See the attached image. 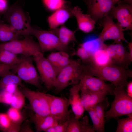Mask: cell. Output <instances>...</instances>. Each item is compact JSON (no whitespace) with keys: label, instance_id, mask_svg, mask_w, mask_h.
Returning a JSON list of instances; mask_svg holds the SVG:
<instances>
[{"label":"cell","instance_id":"obj_6","mask_svg":"<svg viewBox=\"0 0 132 132\" xmlns=\"http://www.w3.org/2000/svg\"><path fill=\"white\" fill-rule=\"evenodd\" d=\"M113 19L108 14L99 20V24L103 29L98 39L101 43L109 40H113V43L122 41L127 43L124 35L125 30L118 23L115 22Z\"/></svg>","mask_w":132,"mask_h":132},{"label":"cell","instance_id":"obj_41","mask_svg":"<svg viewBox=\"0 0 132 132\" xmlns=\"http://www.w3.org/2000/svg\"><path fill=\"white\" fill-rule=\"evenodd\" d=\"M8 7L7 0H0V14H3Z\"/></svg>","mask_w":132,"mask_h":132},{"label":"cell","instance_id":"obj_19","mask_svg":"<svg viewBox=\"0 0 132 132\" xmlns=\"http://www.w3.org/2000/svg\"><path fill=\"white\" fill-rule=\"evenodd\" d=\"M30 119L34 124L36 132H44L48 129L59 123L58 122L50 115L42 116L35 113L29 114Z\"/></svg>","mask_w":132,"mask_h":132},{"label":"cell","instance_id":"obj_24","mask_svg":"<svg viewBox=\"0 0 132 132\" xmlns=\"http://www.w3.org/2000/svg\"><path fill=\"white\" fill-rule=\"evenodd\" d=\"M22 58V60L14 65L12 70L16 73L19 78L26 83L30 84L28 68V56Z\"/></svg>","mask_w":132,"mask_h":132},{"label":"cell","instance_id":"obj_12","mask_svg":"<svg viewBox=\"0 0 132 132\" xmlns=\"http://www.w3.org/2000/svg\"><path fill=\"white\" fill-rule=\"evenodd\" d=\"M50 115L59 123L66 121L70 116L68 110L70 104L68 99L49 94Z\"/></svg>","mask_w":132,"mask_h":132},{"label":"cell","instance_id":"obj_30","mask_svg":"<svg viewBox=\"0 0 132 132\" xmlns=\"http://www.w3.org/2000/svg\"><path fill=\"white\" fill-rule=\"evenodd\" d=\"M116 119L117 126L116 132H132V116L125 118Z\"/></svg>","mask_w":132,"mask_h":132},{"label":"cell","instance_id":"obj_15","mask_svg":"<svg viewBox=\"0 0 132 132\" xmlns=\"http://www.w3.org/2000/svg\"><path fill=\"white\" fill-rule=\"evenodd\" d=\"M72 8L66 5L53 12L49 16L47 21L50 30L58 28L64 24L72 16Z\"/></svg>","mask_w":132,"mask_h":132},{"label":"cell","instance_id":"obj_1","mask_svg":"<svg viewBox=\"0 0 132 132\" xmlns=\"http://www.w3.org/2000/svg\"><path fill=\"white\" fill-rule=\"evenodd\" d=\"M85 66V70L87 73L104 81L110 82L114 88H125L128 79L132 77V70L128 67L112 63L102 66L92 63Z\"/></svg>","mask_w":132,"mask_h":132},{"label":"cell","instance_id":"obj_37","mask_svg":"<svg viewBox=\"0 0 132 132\" xmlns=\"http://www.w3.org/2000/svg\"><path fill=\"white\" fill-rule=\"evenodd\" d=\"M11 122L7 113H0V127L5 132L9 127Z\"/></svg>","mask_w":132,"mask_h":132},{"label":"cell","instance_id":"obj_23","mask_svg":"<svg viewBox=\"0 0 132 132\" xmlns=\"http://www.w3.org/2000/svg\"><path fill=\"white\" fill-rule=\"evenodd\" d=\"M20 35L10 24L0 22V41L8 42L18 39Z\"/></svg>","mask_w":132,"mask_h":132},{"label":"cell","instance_id":"obj_17","mask_svg":"<svg viewBox=\"0 0 132 132\" xmlns=\"http://www.w3.org/2000/svg\"><path fill=\"white\" fill-rule=\"evenodd\" d=\"M80 92L79 83L73 85L69 90V97L68 99L74 115L78 119L82 116L85 111L81 103Z\"/></svg>","mask_w":132,"mask_h":132},{"label":"cell","instance_id":"obj_11","mask_svg":"<svg viewBox=\"0 0 132 132\" xmlns=\"http://www.w3.org/2000/svg\"><path fill=\"white\" fill-rule=\"evenodd\" d=\"M117 5L114 6L109 14L113 18L116 19L117 22L125 30H132V5L121 1Z\"/></svg>","mask_w":132,"mask_h":132},{"label":"cell","instance_id":"obj_44","mask_svg":"<svg viewBox=\"0 0 132 132\" xmlns=\"http://www.w3.org/2000/svg\"><path fill=\"white\" fill-rule=\"evenodd\" d=\"M20 131L21 132H33L29 125H24L21 128H20Z\"/></svg>","mask_w":132,"mask_h":132},{"label":"cell","instance_id":"obj_33","mask_svg":"<svg viewBox=\"0 0 132 132\" xmlns=\"http://www.w3.org/2000/svg\"><path fill=\"white\" fill-rule=\"evenodd\" d=\"M42 1L46 9L53 12L66 5V0H42Z\"/></svg>","mask_w":132,"mask_h":132},{"label":"cell","instance_id":"obj_39","mask_svg":"<svg viewBox=\"0 0 132 132\" xmlns=\"http://www.w3.org/2000/svg\"><path fill=\"white\" fill-rule=\"evenodd\" d=\"M1 93L2 103L10 105L12 94L7 92L5 90Z\"/></svg>","mask_w":132,"mask_h":132},{"label":"cell","instance_id":"obj_18","mask_svg":"<svg viewBox=\"0 0 132 132\" xmlns=\"http://www.w3.org/2000/svg\"><path fill=\"white\" fill-rule=\"evenodd\" d=\"M75 116H70L66 132H95L93 126L90 125L88 117L85 116L81 121Z\"/></svg>","mask_w":132,"mask_h":132},{"label":"cell","instance_id":"obj_5","mask_svg":"<svg viewBox=\"0 0 132 132\" xmlns=\"http://www.w3.org/2000/svg\"><path fill=\"white\" fill-rule=\"evenodd\" d=\"M22 40L18 39L0 43V49L8 50L17 55L33 57L43 54L38 43L30 35L25 36Z\"/></svg>","mask_w":132,"mask_h":132},{"label":"cell","instance_id":"obj_7","mask_svg":"<svg viewBox=\"0 0 132 132\" xmlns=\"http://www.w3.org/2000/svg\"><path fill=\"white\" fill-rule=\"evenodd\" d=\"M29 35H33L37 39L43 53L55 50L66 52L68 48L61 43L57 36L50 30H40L32 27Z\"/></svg>","mask_w":132,"mask_h":132},{"label":"cell","instance_id":"obj_2","mask_svg":"<svg viewBox=\"0 0 132 132\" xmlns=\"http://www.w3.org/2000/svg\"><path fill=\"white\" fill-rule=\"evenodd\" d=\"M85 71V65L80 59H71L69 63L58 73L54 88L58 93L70 85L79 84Z\"/></svg>","mask_w":132,"mask_h":132},{"label":"cell","instance_id":"obj_35","mask_svg":"<svg viewBox=\"0 0 132 132\" xmlns=\"http://www.w3.org/2000/svg\"><path fill=\"white\" fill-rule=\"evenodd\" d=\"M7 114L12 122L21 124L23 121V116L18 109L11 107L8 110Z\"/></svg>","mask_w":132,"mask_h":132},{"label":"cell","instance_id":"obj_16","mask_svg":"<svg viewBox=\"0 0 132 132\" xmlns=\"http://www.w3.org/2000/svg\"><path fill=\"white\" fill-rule=\"evenodd\" d=\"M72 12L76 19L79 30L85 33H89L93 30L96 22L89 15L83 13L78 6L72 8Z\"/></svg>","mask_w":132,"mask_h":132},{"label":"cell","instance_id":"obj_25","mask_svg":"<svg viewBox=\"0 0 132 132\" xmlns=\"http://www.w3.org/2000/svg\"><path fill=\"white\" fill-rule=\"evenodd\" d=\"M99 49L92 54V63L99 66H104L112 63L105 49L106 46Z\"/></svg>","mask_w":132,"mask_h":132},{"label":"cell","instance_id":"obj_4","mask_svg":"<svg viewBox=\"0 0 132 132\" xmlns=\"http://www.w3.org/2000/svg\"><path fill=\"white\" fill-rule=\"evenodd\" d=\"M125 88H114V99L110 109L105 113L107 120L122 116H132V97L128 95Z\"/></svg>","mask_w":132,"mask_h":132},{"label":"cell","instance_id":"obj_32","mask_svg":"<svg viewBox=\"0 0 132 132\" xmlns=\"http://www.w3.org/2000/svg\"><path fill=\"white\" fill-rule=\"evenodd\" d=\"M74 54L78 57L82 63L86 65L92 63V54L80 45Z\"/></svg>","mask_w":132,"mask_h":132},{"label":"cell","instance_id":"obj_3","mask_svg":"<svg viewBox=\"0 0 132 132\" xmlns=\"http://www.w3.org/2000/svg\"><path fill=\"white\" fill-rule=\"evenodd\" d=\"M23 2L18 0L8 7L3 14V18L20 35H30L32 27L28 16L23 8Z\"/></svg>","mask_w":132,"mask_h":132},{"label":"cell","instance_id":"obj_46","mask_svg":"<svg viewBox=\"0 0 132 132\" xmlns=\"http://www.w3.org/2000/svg\"><path fill=\"white\" fill-rule=\"evenodd\" d=\"M124 2L128 3L132 5V0H121Z\"/></svg>","mask_w":132,"mask_h":132},{"label":"cell","instance_id":"obj_38","mask_svg":"<svg viewBox=\"0 0 132 132\" xmlns=\"http://www.w3.org/2000/svg\"><path fill=\"white\" fill-rule=\"evenodd\" d=\"M14 65H10L0 63V77H2L10 72Z\"/></svg>","mask_w":132,"mask_h":132},{"label":"cell","instance_id":"obj_29","mask_svg":"<svg viewBox=\"0 0 132 132\" xmlns=\"http://www.w3.org/2000/svg\"><path fill=\"white\" fill-rule=\"evenodd\" d=\"M86 111L91 118L93 123L92 126L95 132H104L105 124L103 123L98 117L94 107L90 108Z\"/></svg>","mask_w":132,"mask_h":132},{"label":"cell","instance_id":"obj_28","mask_svg":"<svg viewBox=\"0 0 132 132\" xmlns=\"http://www.w3.org/2000/svg\"><path fill=\"white\" fill-rule=\"evenodd\" d=\"M30 57H28L27 62L30 84L35 86L38 88H40L41 87L39 81L40 77L39 76Z\"/></svg>","mask_w":132,"mask_h":132},{"label":"cell","instance_id":"obj_22","mask_svg":"<svg viewBox=\"0 0 132 132\" xmlns=\"http://www.w3.org/2000/svg\"><path fill=\"white\" fill-rule=\"evenodd\" d=\"M50 31L57 36L61 43L66 47H68L71 43L77 42L75 31L69 29L64 24Z\"/></svg>","mask_w":132,"mask_h":132},{"label":"cell","instance_id":"obj_13","mask_svg":"<svg viewBox=\"0 0 132 132\" xmlns=\"http://www.w3.org/2000/svg\"><path fill=\"white\" fill-rule=\"evenodd\" d=\"M105 49L113 64L128 67L132 62L129 52L127 51L122 42L106 45Z\"/></svg>","mask_w":132,"mask_h":132},{"label":"cell","instance_id":"obj_49","mask_svg":"<svg viewBox=\"0 0 132 132\" xmlns=\"http://www.w3.org/2000/svg\"><path fill=\"white\" fill-rule=\"evenodd\" d=\"M1 14L0 13V20L1 19Z\"/></svg>","mask_w":132,"mask_h":132},{"label":"cell","instance_id":"obj_48","mask_svg":"<svg viewBox=\"0 0 132 132\" xmlns=\"http://www.w3.org/2000/svg\"><path fill=\"white\" fill-rule=\"evenodd\" d=\"M0 103H2V95L1 93H0Z\"/></svg>","mask_w":132,"mask_h":132},{"label":"cell","instance_id":"obj_21","mask_svg":"<svg viewBox=\"0 0 132 132\" xmlns=\"http://www.w3.org/2000/svg\"><path fill=\"white\" fill-rule=\"evenodd\" d=\"M47 58L54 67L57 75L60 70L69 63L71 59L66 52L62 51L52 52Z\"/></svg>","mask_w":132,"mask_h":132},{"label":"cell","instance_id":"obj_8","mask_svg":"<svg viewBox=\"0 0 132 132\" xmlns=\"http://www.w3.org/2000/svg\"><path fill=\"white\" fill-rule=\"evenodd\" d=\"M21 91L28 100L31 109L41 116L50 115L49 94L32 90L23 85Z\"/></svg>","mask_w":132,"mask_h":132},{"label":"cell","instance_id":"obj_36","mask_svg":"<svg viewBox=\"0 0 132 132\" xmlns=\"http://www.w3.org/2000/svg\"><path fill=\"white\" fill-rule=\"evenodd\" d=\"M68 119L65 122L50 127L45 131V132H66L68 124Z\"/></svg>","mask_w":132,"mask_h":132},{"label":"cell","instance_id":"obj_42","mask_svg":"<svg viewBox=\"0 0 132 132\" xmlns=\"http://www.w3.org/2000/svg\"><path fill=\"white\" fill-rule=\"evenodd\" d=\"M18 86L15 85H10L7 86L4 89L7 92L13 94L18 88Z\"/></svg>","mask_w":132,"mask_h":132},{"label":"cell","instance_id":"obj_34","mask_svg":"<svg viewBox=\"0 0 132 132\" xmlns=\"http://www.w3.org/2000/svg\"><path fill=\"white\" fill-rule=\"evenodd\" d=\"M110 105V103L106 97L103 100L93 106L97 113L103 124H105V110Z\"/></svg>","mask_w":132,"mask_h":132},{"label":"cell","instance_id":"obj_14","mask_svg":"<svg viewBox=\"0 0 132 132\" xmlns=\"http://www.w3.org/2000/svg\"><path fill=\"white\" fill-rule=\"evenodd\" d=\"M88 7L87 14L96 22L108 14L114 6L112 0H84Z\"/></svg>","mask_w":132,"mask_h":132},{"label":"cell","instance_id":"obj_27","mask_svg":"<svg viewBox=\"0 0 132 132\" xmlns=\"http://www.w3.org/2000/svg\"><path fill=\"white\" fill-rule=\"evenodd\" d=\"M14 84L22 87V80L17 75L10 72L1 77L0 79V89H4L9 85Z\"/></svg>","mask_w":132,"mask_h":132},{"label":"cell","instance_id":"obj_26","mask_svg":"<svg viewBox=\"0 0 132 132\" xmlns=\"http://www.w3.org/2000/svg\"><path fill=\"white\" fill-rule=\"evenodd\" d=\"M22 58L8 50L0 49V63L6 64L14 65L19 62Z\"/></svg>","mask_w":132,"mask_h":132},{"label":"cell","instance_id":"obj_40","mask_svg":"<svg viewBox=\"0 0 132 132\" xmlns=\"http://www.w3.org/2000/svg\"><path fill=\"white\" fill-rule=\"evenodd\" d=\"M20 124L11 123L9 127L5 131V132H18L20 131Z\"/></svg>","mask_w":132,"mask_h":132},{"label":"cell","instance_id":"obj_31","mask_svg":"<svg viewBox=\"0 0 132 132\" xmlns=\"http://www.w3.org/2000/svg\"><path fill=\"white\" fill-rule=\"evenodd\" d=\"M25 97L18 88L12 94L10 105L11 107L19 110L24 106L25 104Z\"/></svg>","mask_w":132,"mask_h":132},{"label":"cell","instance_id":"obj_20","mask_svg":"<svg viewBox=\"0 0 132 132\" xmlns=\"http://www.w3.org/2000/svg\"><path fill=\"white\" fill-rule=\"evenodd\" d=\"M109 94L106 92H81V102L85 110L103 100Z\"/></svg>","mask_w":132,"mask_h":132},{"label":"cell","instance_id":"obj_9","mask_svg":"<svg viewBox=\"0 0 132 132\" xmlns=\"http://www.w3.org/2000/svg\"><path fill=\"white\" fill-rule=\"evenodd\" d=\"M40 77L47 88H54L57 74L52 64L42 54L33 57Z\"/></svg>","mask_w":132,"mask_h":132},{"label":"cell","instance_id":"obj_45","mask_svg":"<svg viewBox=\"0 0 132 132\" xmlns=\"http://www.w3.org/2000/svg\"><path fill=\"white\" fill-rule=\"evenodd\" d=\"M128 44V47L130 57L132 60V40L129 42H127Z\"/></svg>","mask_w":132,"mask_h":132},{"label":"cell","instance_id":"obj_43","mask_svg":"<svg viewBox=\"0 0 132 132\" xmlns=\"http://www.w3.org/2000/svg\"><path fill=\"white\" fill-rule=\"evenodd\" d=\"M125 89L126 93L130 97H132V82L130 81L128 82L126 85Z\"/></svg>","mask_w":132,"mask_h":132},{"label":"cell","instance_id":"obj_10","mask_svg":"<svg viewBox=\"0 0 132 132\" xmlns=\"http://www.w3.org/2000/svg\"><path fill=\"white\" fill-rule=\"evenodd\" d=\"M81 92H106L113 94L114 87L105 81L84 71L79 82Z\"/></svg>","mask_w":132,"mask_h":132},{"label":"cell","instance_id":"obj_50","mask_svg":"<svg viewBox=\"0 0 132 132\" xmlns=\"http://www.w3.org/2000/svg\"><path fill=\"white\" fill-rule=\"evenodd\" d=\"M0 130H1V128L0 127Z\"/></svg>","mask_w":132,"mask_h":132},{"label":"cell","instance_id":"obj_47","mask_svg":"<svg viewBox=\"0 0 132 132\" xmlns=\"http://www.w3.org/2000/svg\"><path fill=\"white\" fill-rule=\"evenodd\" d=\"M114 5L120 1H121V0H112Z\"/></svg>","mask_w":132,"mask_h":132}]
</instances>
